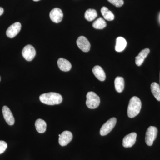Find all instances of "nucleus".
<instances>
[{"instance_id": "nucleus-1", "label": "nucleus", "mask_w": 160, "mask_h": 160, "mask_svg": "<svg viewBox=\"0 0 160 160\" xmlns=\"http://www.w3.org/2000/svg\"><path fill=\"white\" fill-rule=\"evenodd\" d=\"M39 99L43 104L50 106L61 104L63 100L61 94L54 92H48L41 95Z\"/></svg>"}, {"instance_id": "nucleus-2", "label": "nucleus", "mask_w": 160, "mask_h": 160, "mask_svg": "<svg viewBox=\"0 0 160 160\" xmlns=\"http://www.w3.org/2000/svg\"><path fill=\"white\" fill-rule=\"evenodd\" d=\"M142 108V102L137 97L134 96L130 99L127 109V114L130 118H133L139 113Z\"/></svg>"}, {"instance_id": "nucleus-3", "label": "nucleus", "mask_w": 160, "mask_h": 160, "mask_svg": "<svg viewBox=\"0 0 160 160\" xmlns=\"http://www.w3.org/2000/svg\"><path fill=\"white\" fill-rule=\"evenodd\" d=\"M86 105L89 109H96L99 106V97L93 92H89L86 95Z\"/></svg>"}, {"instance_id": "nucleus-4", "label": "nucleus", "mask_w": 160, "mask_h": 160, "mask_svg": "<svg viewBox=\"0 0 160 160\" xmlns=\"http://www.w3.org/2000/svg\"><path fill=\"white\" fill-rule=\"evenodd\" d=\"M117 120L115 118H112L103 124L100 129V132L101 136H106L114 128L116 124Z\"/></svg>"}, {"instance_id": "nucleus-5", "label": "nucleus", "mask_w": 160, "mask_h": 160, "mask_svg": "<svg viewBox=\"0 0 160 160\" xmlns=\"http://www.w3.org/2000/svg\"><path fill=\"white\" fill-rule=\"evenodd\" d=\"M158 134V129L155 126H151L148 128L146 134V144L148 146H152L153 142L156 138Z\"/></svg>"}, {"instance_id": "nucleus-6", "label": "nucleus", "mask_w": 160, "mask_h": 160, "mask_svg": "<svg viewBox=\"0 0 160 160\" xmlns=\"http://www.w3.org/2000/svg\"><path fill=\"white\" fill-rule=\"evenodd\" d=\"M36 50L34 47L30 45H27L23 48L22 51V55L26 61H32L35 57Z\"/></svg>"}, {"instance_id": "nucleus-7", "label": "nucleus", "mask_w": 160, "mask_h": 160, "mask_svg": "<svg viewBox=\"0 0 160 160\" xmlns=\"http://www.w3.org/2000/svg\"><path fill=\"white\" fill-rule=\"evenodd\" d=\"M22 28L21 23L17 22L9 26L6 31V34L8 38H12L16 36L20 32Z\"/></svg>"}, {"instance_id": "nucleus-8", "label": "nucleus", "mask_w": 160, "mask_h": 160, "mask_svg": "<svg viewBox=\"0 0 160 160\" xmlns=\"http://www.w3.org/2000/svg\"><path fill=\"white\" fill-rule=\"evenodd\" d=\"M77 44L78 48L84 52H88L90 50L91 45L85 37L80 36L78 38Z\"/></svg>"}, {"instance_id": "nucleus-9", "label": "nucleus", "mask_w": 160, "mask_h": 160, "mask_svg": "<svg viewBox=\"0 0 160 160\" xmlns=\"http://www.w3.org/2000/svg\"><path fill=\"white\" fill-rule=\"evenodd\" d=\"M59 143L62 146L68 145L72 139V133L69 131H63L62 134H59Z\"/></svg>"}, {"instance_id": "nucleus-10", "label": "nucleus", "mask_w": 160, "mask_h": 160, "mask_svg": "<svg viewBox=\"0 0 160 160\" xmlns=\"http://www.w3.org/2000/svg\"><path fill=\"white\" fill-rule=\"evenodd\" d=\"M137 133L133 132L127 135L123 139L122 145L125 148H130L134 145L136 141Z\"/></svg>"}, {"instance_id": "nucleus-11", "label": "nucleus", "mask_w": 160, "mask_h": 160, "mask_svg": "<svg viewBox=\"0 0 160 160\" xmlns=\"http://www.w3.org/2000/svg\"><path fill=\"white\" fill-rule=\"evenodd\" d=\"M50 19L53 22L58 23L62 22L63 17L62 11L59 8L52 9L49 13Z\"/></svg>"}, {"instance_id": "nucleus-12", "label": "nucleus", "mask_w": 160, "mask_h": 160, "mask_svg": "<svg viewBox=\"0 0 160 160\" xmlns=\"http://www.w3.org/2000/svg\"><path fill=\"white\" fill-rule=\"evenodd\" d=\"M2 112L4 119L7 124L9 126L14 125V118L10 109L7 106H4L2 109Z\"/></svg>"}, {"instance_id": "nucleus-13", "label": "nucleus", "mask_w": 160, "mask_h": 160, "mask_svg": "<svg viewBox=\"0 0 160 160\" xmlns=\"http://www.w3.org/2000/svg\"><path fill=\"white\" fill-rule=\"evenodd\" d=\"M58 65L59 68L62 71L68 72L71 69V63L63 58H60L58 60Z\"/></svg>"}, {"instance_id": "nucleus-14", "label": "nucleus", "mask_w": 160, "mask_h": 160, "mask_svg": "<svg viewBox=\"0 0 160 160\" xmlns=\"http://www.w3.org/2000/svg\"><path fill=\"white\" fill-rule=\"evenodd\" d=\"M150 50L148 48H146L140 52L138 55L135 58V63L138 66H141L143 64L145 58L149 54Z\"/></svg>"}, {"instance_id": "nucleus-15", "label": "nucleus", "mask_w": 160, "mask_h": 160, "mask_svg": "<svg viewBox=\"0 0 160 160\" xmlns=\"http://www.w3.org/2000/svg\"><path fill=\"white\" fill-rule=\"evenodd\" d=\"M92 71L95 76L99 81L103 82L106 80V73L101 66H95L92 69Z\"/></svg>"}, {"instance_id": "nucleus-16", "label": "nucleus", "mask_w": 160, "mask_h": 160, "mask_svg": "<svg viewBox=\"0 0 160 160\" xmlns=\"http://www.w3.org/2000/svg\"><path fill=\"white\" fill-rule=\"evenodd\" d=\"M127 46V42L124 38L119 37L117 38L115 50L118 52L123 51Z\"/></svg>"}, {"instance_id": "nucleus-17", "label": "nucleus", "mask_w": 160, "mask_h": 160, "mask_svg": "<svg viewBox=\"0 0 160 160\" xmlns=\"http://www.w3.org/2000/svg\"><path fill=\"white\" fill-rule=\"evenodd\" d=\"M37 131L39 133H42L45 132L46 130V123L44 120L42 119H38L35 123Z\"/></svg>"}, {"instance_id": "nucleus-18", "label": "nucleus", "mask_w": 160, "mask_h": 160, "mask_svg": "<svg viewBox=\"0 0 160 160\" xmlns=\"http://www.w3.org/2000/svg\"><path fill=\"white\" fill-rule=\"evenodd\" d=\"M115 87L116 90L118 92H122L125 87V82L124 78L121 77H117L114 81Z\"/></svg>"}, {"instance_id": "nucleus-19", "label": "nucleus", "mask_w": 160, "mask_h": 160, "mask_svg": "<svg viewBox=\"0 0 160 160\" xmlns=\"http://www.w3.org/2000/svg\"><path fill=\"white\" fill-rule=\"evenodd\" d=\"M101 12L105 19L108 21H112L114 20V14L110 10H109L107 7L105 6L103 7L101 9Z\"/></svg>"}, {"instance_id": "nucleus-20", "label": "nucleus", "mask_w": 160, "mask_h": 160, "mask_svg": "<svg viewBox=\"0 0 160 160\" xmlns=\"http://www.w3.org/2000/svg\"><path fill=\"white\" fill-rule=\"evenodd\" d=\"M152 93L158 101H160V86L158 83L153 82L151 85Z\"/></svg>"}, {"instance_id": "nucleus-21", "label": "nucleus", "mask_w": 160, "mask_h": 160, "mask_svg": "<svg viewBox=\"0 0 160 160\" xmlns=\"http://www.w3.org/2000/svg\"><path fill=\"white\" fill-rule=\"evenodd\" d=\"M98 16L97 12L94 9H89L86 10L85 14V18L89 22L93 21Z\"/></svg>"}, {"instance_id": "nucleus-22", "label": "nucleus", "mask_w": 160, "mask_h": 160, "mask_svg": "<svg viewBox=\"0 0 160 160\" xmlns=\"http://www.w3.org/2000/svg\"><path fill=\"white\" fill-rule=\"evenodd\" d=\"M107 26V24L105 20L102 18H99L96 20L92 24V27L96 29H104Z\"/></svg>"}, {"instance_id": "nucleus-23", "label": "nucleus", "mask_w": 160, "mask_h": 160, "mask_svg": "<svg viewBox=\"0 0 160 160\" xmlns=\"http://www.w3.org/2000/svg\"><path fill=\"white\" fill-rule=\"evenodd\" d=\"M108 1L117 7H121L124 3L123 0H108Z\"/></svg>"}, {"instance_id": "nucleus-24", "label": "nucleus", "mask_w": 160, "mask_h": 160, "mask_svg": "<svg viewBox=\"0 0 160 160\" xmlns=\"http://www.w3.org/2000/svg\"><path fill=\"white\" fill-rule=\"evenodd\" d=\"M7 148V143L5 141H0V154L3 153Z\"/></svg>"}, {"instance_id": "nucleus-25", "label": "nucleus", "mask_w": 160, "mask_h": 160, "mask_svg": "<svg viewBox=\"0 0 160 160\" xmlns=\"http://www.w3.org/2000/svg\"><path fill=\"white\" fill-rule=\"evenodd\" d=\"M4 12V9L2 7H0V16L2 15Z\"/></svg>"}, {"instance_id": "nucleus-26", "label": "nucleus", "mask_w": 160, "mask_h": 160, "mask_svg": "<svg viewBox=\"0 0 160 160\" xmlns=\"http://www.w3.org/2000/svg\"><path fill=\"white\" fill-rule=\"evenodd\" d=\"M33 1H35V2H38V1H39L40 0H33Z\"/></svg>"}, {"instance_id": "nucleus-27", "label": "nucleus", "mask_w": 160, "mask_h": 160, "mask_svg": "<svg viewBox=\"0 0 160 160\" xmlns=\"http://www.w3.org/2000/svg\"><path fill=\"white\" fill-rule=\"evenodd\" d=\"M0 81H1V77H0Z\"/></svg>"}, {"instance_id": "nucleus-28", "label": "nucleus", "mask_w": 160, "mask_h": 160, "mask_svg": "<svg viewBox=\"0 0 160 160\" xmlns=\"http://www.w3.org/2000/svg\"></svg>"}]
</instances>
